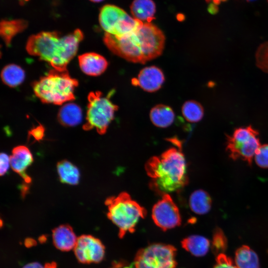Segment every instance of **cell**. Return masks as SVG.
<instances>
[{
	"label": "cell",
	"instance_id": "1",
	"mask_svg": "<svg viewBox=\"0 0 268 268\" xmlns=\"http://www.w3.org/2000/svg\"><path fill=\"white\" fill-rule=\"evenodd\" d=\"M103 41L116 55L131 62L144 64L161 55L165 37L156 25L145 22L136 31L126 35L116 36L106 33Z\"/></svg>",
	"mask_w": 268,
	"mask_h": 268
},
{
	"label": "cell",
	"instance_id": "2",
	"mask_svg": "<svg viewBox=\"0 0 268 268\" xmlns=\"http://www.w3.org/2000/svg\"><path fill=\"white\" fill-rule=\"evenodd\" d=\"M174 146L147 161L145 169L151 178L150 188L159 195L179 191L189 182L187 166L180 141L168 139Z\"/></svg>",
	"mask_w": 268,
	"mask_h": 268
},
{
	"label": "cell",
	"instance_id": "3",
	"mask_svg": "<svg viewBox=\"0 0 268 268\" xmlns=\"http://www.w3.org/2000/svg\"><path fill=\"white\" fill-rule=\"evenodd\" d=\"M83 34L79 29L62 36L57 32H42L28 39V53L48 63L55 69L67 70L69 62L76 55Z\"/></svg>",
	"mask_w": 268,
	"mask_h": 268
},
{
	"label": "cell",
	"instance_id": "4",
	"mask_svg": "<svg viewBox=\"0 0 268 268\" xmlns=\"http://www.w3.org/2000/svg\"><path fill=\"white\" fill-rule=\"evenodd\" d=\"M78 81L72 78L67 70H50L33 84L35 95L44 103L63 104L75 99L74 90Z\"/></svg>",
	"mask_w": 268,
	"mask_h": 268
},
{
	"label": "cell",
	"instance_id": "5",
	"mask_svg": "<svg viewBox=\"0 0 268 268\" xmlns=\"http://www.w3.org/2000/svg\"><path fill=\"white\" fill-rule=\"evenodd\" d=\"M105 204L108 207L107 217L119 228L120 238L134 232L139 219L146 215L145 208L126 192L108 198Z\"/></svg>",
	"mask_w": 268,
	"mask_h": 268
},
{
	"label": "cell",
	"instance_id": "6",
	"mask_svg": "<svg viewBox=\"0 0 268 268\" xmlns=\"http://www.w3.org/2000/svg\"><path fill=\"white\" fill-rule=\"evenodd\" d=\"M86 122L83 126L85 131L95 129L100 134L106 133L118 107L103 96L100 91L91 92L88 95Z\"/></svg>",
	"mask_w": 268,
	"mask_h": 268
},
{
	"label": "cell",
	"instance_id": "7",
	"mask_svg": "<svg viewBox=\"0 0 268 268\" xmlns=\"http://www.w3.org/2000/svg\"><path fill=\"white\" fill-rule=\"evenodd\" d=\"M258 132L251 126L235 130L232 135H226V151L233 160L241 159L251 165L260 146Z\"/></svg>",
	"mask_w": 268,
	"mask_h": 268
},
{
	"label": "cell",
	"instance_id": "8",
	"mask_svg": "<svg viewBox=\"0 0 268 268\" xmlns=\"http://www.w3.org/2000/svg\"><path fill=\"white\" fill-rule=\"evenodd\" d=\"M176 249L170 245L153 244L140 249L134 259L135 268H176Z\"/></svg>",
	"mask_w": 268,
	"mask_h": 268
},
{
	"label": "cell",
	"instance_id": "9",
	"mask_svg": "<svg viewBox=\"0 0 268 268\" xmlns=\"http://www.w3.org/2000/svg\"><path fill=\"white\" fill-rule=\"evenodd\" d=\"M152 218L155 224L163 231L181 224L178 207L168 194L163 195L161 199L154 205Z\"/></svg>",
	"mask_w": 268,
	"mask_h": 268
},
{
	"label": "cell",
	"instance_id": "10",
	"mask_svg": "<svg viewBox=\"0 0 268 268\" xmlns=\"http://www.w3.org/2000/svg\"><path fill=\"white\" fill-rule=\"evenodd\" d=\"M74 252L77 260L83 264L98 263L104 258L105 247L101 241L89 235L77 238Z\"/></svg>",
	"mask_w": 268,
	"mask_h": 268
},
{
	"label": "cell",
	"instance_id": "11",
	"mask_svg": "<svg viewBox=\"0 0 268 268\" xmlns=\"http://www.w3.org/2000/svg\"><path fill=\"white\" fill-rule=\"evenodd\" d=\"M165 80L162 71L156 66H150L142 68L137 78L132 80V83L138 85L143 90L153 92L159 90Z\"/></svg>",
	"mask_w": 268,
	"mask_h": 268
},
{
	"label": "cell",
	"instance_id": "12",
	"mask_svg": "<svg viewBox=\"0 0 268 268\" xmlns=\"http://www.w3.org/2000/svg\"><path fill=\"white\" fill-rule=\"evenodd\" d=\"M33 161L32 154L25 146L19 145L12 150L10 156V166L12 170L18 174L26 184L31 182V178L26 173V170Z\"/></svg>",
	"mask_w": 268,
	"mask_h": 268
},
{
	"label": "cell",
	"instance_id": "13",
	"mask_svg": "<svg viewBox=\"0 0 268 268\" xmlns=\"http://www.w3.org/2000/svg\"><path fill=\"white\" fill-rule=\"evenodd\" d=\"M81 70L90 76H98L103 73L108 67V62L102 56L95 53H87L78 56Z\"/></svg>",
	"mask_w": 268,
	"mask_h": 268
},
{
	"label": "cell",
	"instance_id": "14",
	"mask_svg": "<svg viewBox=\"0 0 268 268\" xmlns=\"http://www.w3.org/2000/svg\"><path fill=\"white\" fill-rule=\"evenodd\" d=\"M127 12L121 8L107 4L100 9L99 23L106 33L113 34L119 22Z\"/></svg>",
	"mask_w": 268,
	"mask_h": 268
},
{
	"label": "cell",
	"instance_id": "15",
	"mask_svg": "<svg viewBox=\"0 0 268 268\" xmlns=\"http://www.w3.org/2000/svg\"><path fill=\"white\" fill-rule=\"evenodd\" d=\"M52 236L54 245L62 251L74 249L77 240L72 227L67 224L61 225L55 228Z\"/></svg>",
	"mask_w": 268,
	"mask_h": 268
},
{
	"label": "cell",
	"instance_id": "16",
	"mask_svg": "<svg viewBox=\"0 0 268 268\" xmlns=\"http://www.w3.org/2000/svg\"><path fill=\"white\" fill-rule=\"evenodd\" d=\"M82 118L80 107L73 103H68L63 105L58 114L60 123L66 127H73L79 124Z\"/></svg>",
	"mask_w": 268,
	"mask_h": 268
},
{
	"label": "cell",
	"instance_id": "17",
	"mask_svg": "<svg viewBox=\"0 0 268 268\" xmlns=\"http://www.w3.org/2000/svg\"><path fill=\"white\" fill-rule=\"evenodd\" d=\"M130 8L133 17L143 23L154 18L156 6L152 0H134Z\"/></svg>",
	"mask_w": 268,
	"mask_h": 268
},
{
	"label": "cell",
	"instance_id": "18",
	"mask_svg": "<svg viewBox=\"0 0 268 268\" xmlns=\"http://www.w3.org/2000/svg\"><path fill=\"white\" fill-rule=\"evenodd\" d=\"M149 117L154 126L165 128L172 124L175 119V114L170 107L159 104L151 109Z\"/></svg>",
	"mask_w": 268,
	"mask_h": 268
},
{
	"label": "cell",
	"instance_id": "19",
	"mask_svg": "<svg viewBox=\"0 0 268 268\" xmlns=\"http://www.w3.org/2000/svg\"><path fill=\"white\" fill-rule=\"evenodd\" d=\"M181 244L184 249L196 257L205 255L210 247V242L207 238L196 235L184 239Z\"/></svg>",
	"mask_w": 268,
	"mask_h": 268
},
{
	"label": "cell",
	"instance_id": "20",
	"mask_svg": "<svg viewBox=\"0 0 268 268\" xmlns=\"http://www.w3.org/2000/svg\"><path fill=\"white\" fill-rule=\"evenodd\" d=\"M235 262L238 268H260L258 255L247 245H243L236 251Z\"/></svg>",
	"mask_w": 268,
	"mask_h": 268
},
{
	"label": "cell",
	"instance_id": "21",
	"mask_svg": "<svg viewBox=\"0 0 268 268\" xmlns=\"http://www.w3.org/2000/svg\"><path fill=\"white\" fill-rule=\"evenodd\" d=\"M211 199L209 194L204 190H198L190 196L189 205L191 210L198 214H204L211 208Z\"/></svg>",
	"mask_w": 268,
	"mask_h": 268
},
{
	"label": "cell",
	"instance_id": "22",
	"mask_svg": "<svg viewBox=\"0 0 268 268\" xmlns=\"http://www.w3.org/2000/svg\"><path fill=\"white\" fill-rule=\"evenodd\" d=\"M60 181L64 184L76 185L78 184L80 172L78 168L67 160L59 161L57 165Z\"/></svg>",
	"mask_w": 268,
	"mask_h": 268
},
{
	"label": "cell",
	"instance_id": "23",
	"mask_svg": "<svg viewBox=\"0 0 268 268\" xmlns=\"http://www.w3.org/2000/svg\"><path fill=\"white\" fill-rule=\"evenodd\" d=\"M27 22L21 19L3 20L0 22V33L5 45L9 46L12 38L23 31L27 26Z\"/></svg>",
	"mask_w": 268,
	"mask_h": 268
},
{
	"label": "cell",
	"instance_id": "24",
	"mask_svg": "<svg viewBox=\"0 0 268 268\" xmlns=\"http://www.w3.org/2000/svg\"><path fill=\"white\" fill-rule=\"evenodd\" d=\"M1 78L5 85L11 87H16L24 81L25 72L19 66L9 64L1 70Z\"/></svg>",
	"mask_w": 268,
	"mask_h": 268
},
{
	"label": "cell",
	"instance_id": "25",
	"mask_svg": "<svg viewBox=\"0 0 268 268\" xmlns=\"http://www.w3.org/2000/svg\"><path fill=\"white\" fill-rule=\"evenodd\" d=\"M183 117L188 122L196 123L201 120L203 116V108L196 101L189 100L185 102L182 107Z\"/></svg>",
	"mask_w": 268,
	"mask_h": 268
},
{
	"label": "cell",
	"instance_id": "26",
	"mask_svg": "<svg viewBox=\"0 0 268 268\" xmlns=\"http://www.w3.org/2000/svg\"><path fill=\"white\" fill-rule=\"evenodd\" d=\"M227 239L222 230L215 228L212 237L211 248L215 255H219L225 252L227 248Z\"/></svg>",
	"mask_w": 268,
	"mask_h": 268
},
{
	"label": "cell",
	"instance_id": "27",
	"mask_svg": "<svg viewBox=\"0 0 268 268\" xmlns=\"http://www.w3.org/2000/svg\"><path fill=\"white\" fill-rule=\"evenodd\" d=\"M256 61L259 68L268 73V42L262 44L258 48Z\"/></svg>",
	"mask_w": 268,
	"mask_h": 268
},
{
	"label": "cell",
	"instance_id": "28",
	"mask_svg": "<svg viewBox=\"0 0 268 268\" xmlns=\"http://www.w3.org/2000/svg\"><path fill=\"white\" fill-rule=\"evenodd\" d=\"M255 160L259 167L268 168V144L260 145L255 153Z\"/></svg>",
	"mask_w": 268,
	"mask_h": 268
},
{
	"label": "cell",
	"instance_id": "29",
	"mask_svg": "<svg viewBox=\"0 0 268 268\" xmlns=\"http://www.w3.org/2000/svg\"><path fill=\"white\" fill-rule=\"evenodd\" d=\"M216 262L213 268H238L233 264L232 259L223 253L217 256Z\"/></svg>",
	"mask_w": 268,
	"mask_h": 268
},
{
	"label": "cell",
	"instance_id": "30",
	"mask_svg": "<svg viewBox=\"0 0 268 268\" xmlns=\"http://www.w3.org/2000/svg\"><path fill=\"white\" fill-rule=\"evenodd\" d=\"M10 165V156L4 152L0 155V174L3 176L6 174Z\"/></svg>",
	"mask_w": 268,
	"mask_h": 268
},
{
	"label": "cell",
	"instance_id": "31",
	"mask_svg": "<svg viewBox=\"0 0 268 268\" xmlns=\"http://www.w3.org/2000/svg\"><path fill=\"white\" fill-rule=\"evenodd\" d=\"M44 136V128L42 125L32 129L28 133V137L32 136L36 141L42 140Z\"/></svg>",
	"mask_w": 268,
	"mask_h": 268
},
{
	"label": "cell",
	"instance_id": "32",
	"mask_svg": "<svg viewBox=\"0 0 268 268\" xmlns=\"http://www.w3.org/2000/svg\"><path fill=\"white\" fill-rule=\"evenodd\" d=\"M227 0H206L208 4V10L211 13H215L217 11L218 5Z\"/></svg>",
	"mask_w": 268,
	"mask_h": 268
},
{
	"label": "cell",
	"instance_id": "33",
	"mask_svg": "<svg viewBox=\"0 0 268 268\" xmlns=\"http://www.w3.org/2000/svg\"><path fill=\"white\" fill-rule=\"evenodd\" d=\"M23 268H57L55 263H48L43 266L37 262H33L24 266Z\"/></svg>",
	"mask_w": 268,
	"mask_h": 268
},
{
	"label": "cell",
	"instance_id": "34",
	"mask_svg": "<svg viewBox=\"0 0 268 268\" xmlns=\"http://www.w3.org/2000/svg\"><path fill=\"white\" fill-rule=\"evenodd\" d=\"M25 244L27 247H31L35 245L36 244V242L32 239L28 238L25 240Z\"/></svg>",
	"mask_w": 268,
	"mask_h": 268
},
{
	"label": "cell",
	"instance_id": "35",
	"mask_svg": "<svg viewBox=\"0 0 268 268\" xmlns=\"http://www.w3.org/2000/svg\"><path fill=\"white\" fill-rule=\"evenodd\" d=\"M90 0L92 2H101L103 1V0Z\"/></svg>",
	"mask_w": 268,
	"mask_h": 268
},
{
	"label": "cell",
	"instance_id": "36",
	"mask_svg": "<svg viewBox=\"0 0 268 268\" xmlns=\"http://www.w3.org/2000/svg\"><path fill=\"white\" fill-rule=\"evenodd\" d=\"M248 1H253V0H247Z\"/></svg>",
	"mask_w": 268,
	"mask_h": 268
},
{
	"label": "cell",
	"instance_id": "37",
	"mask_svg": "<svg viewBox=\"0 0 268 268\" xmlns=\"http://www.w3.org/2000/svg\"><path fill=\"white\" fill-rule=\"evenodd\" d=\"M130 268V267H127V268Z\"/></svg>",
	"mask_w": 268,
	"mask_h": 268
},
{
	"label": "cell",
	"instance_id": "38",
	"mask_svg": "<svg viewBox=\"0 0 268 268\" xmlns=\"http://www.w3.org/2000/svg\"></svg>",
	"mask_w": 268,
	"mask_h": 268
}]
</instances>
